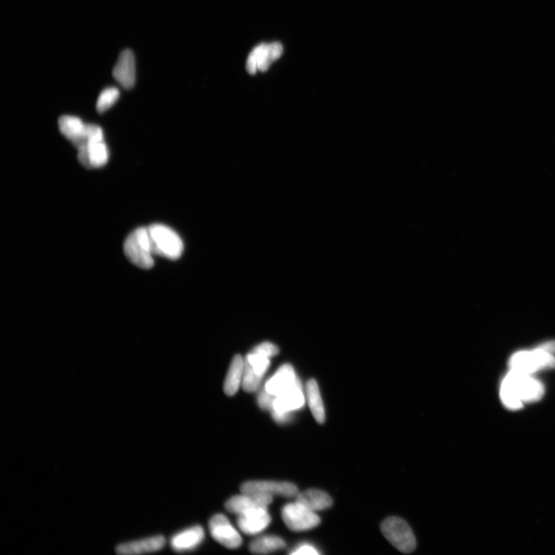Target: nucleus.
<instances>
[{"label":"nucleus","instance_id":"f257e3e1","mask_svg":"<svg viewBox=\"0 0 555 555\" xmlns=\"http://www.w3.org/2000/svg\"><path fill=\"white\" fill-rule=\"evenodd\" d=\"M544 387L532 375L510 371L500 387V399L505 406L517 411L524 404L538 402L544 395Z\"/></svg>","mask_w":555,"mask_h":555},{"label":"nucleus","instance_id":"f03ea898","mask_svg":"<svg viewBox=\"0 0 555 555\" xmlns=\"http://www.w3.org/2000/svg\"><path fill=\"white\" fill-rule=\"evenodd\" d=\"M125 256L134 266L143 269L153 266L154 256L148 227H139L126 238L124 244Z\"/></svg>","mask_w":555,"mask_h":555},{"label":"nucleus","instance_id":"7ed1b4c3","mask_svg":"<svg viewBox=\"0 0 555 555\" xmlns=\"http://www.w3.org/2000/svg\"><path fill=\"white\" fill-rule=\"evenodd\" d=\"M148 230L154 256L171 260L180 257L184 251V244L174 230L159 224L152 225Z\"/></svg>","mask_w":555,"mask_h":555},{"label":"nucleus","instance_id":"20e7f679","mask_svg":"<svg viewBox=\"0 0 555 555\" xmlns=\"http://www.w3.org/2000/svg\"><path fill=\"white\" fill-rule=\"evenodd\" d=\"M512 370L532 375L543 369L555 367L554 355L541 347L530 351H521L513 355L509 362Z\"/></svg>","mask_w":555,"mask_h":555},{"label":"nucleus","instance_id":"39448f33","mask_svg":"<svg viewBox=\"0 0 555 555\" xmlns=\"http://www.w3.org/2000/svg\"><path fill=\"white\" fill-rule=\"evenodd\" d=\"M381 532L394 547L403 553H411L416 547L411 527L402 518L390 517L381 524Z\"/></svg>","mask_w":555,"mask_h":555},{"label":"nucleus","instance_id":"423d86ee","mask_svg":"<svg viewBox=\"0 0 555 555\" xmlns=\"http://www.w3.org/2000/svg\"><path fill=\"white\" fill-rule=\"evenodd\" d=\"M281 517L289 529L293 532L313 529L321 522L320 517L314 512L296 502L284 507Z\"/></svg>","mask_w":555,"mask_h":555},{"label":"nucleus","instance_id":"0eeeda50","mask_svg":"<svg viewBox=\"0 0 555 555\" xmlns=\"http://www.w3.org/2000/svg\"><path fill=\"white\" fill-rule=\"evenodd\" d=\"M270 367V359L252 351L244 360L242 388L245 392L253 393L259 387L262 380Z\"/></svg>","mask_w":555,"mask_h":555},{"label":"nucleus","instance_id":"6e6552de","mask_svg":"<svg viewBox=\"0 0 555 555\" xmlns=\"http://www.w3.org/2000/svg\"><path fill=\"white\" fill-rule=\"evenodd\" d=\"M284 47L280 43H262L250 53L247 62V70L250 75L257 71L266 72L271 63L283 55Z\"/></svg>","mask_w":555,"mask_h":555},{"label":"nucleus","instance_id":"1a4fd4ad","mask_svg":"<svg viewBox=\"0 0 555 555\" xmlns=\"http://www.w3.org/2000/svg\"><path fill=\"white\" fill-rule=\"evenodd\" d=\"M240 490L242 494H266L286 497H293L298 495V487L289 482L249 481L243 484Z\"/></svg>","mask_w":555,"mask_h":555},{"label":"nucleus","instance_id":"9d476101","mask_svg":"<svg viewBox=\"0 0 555 555\" xmlns=\"http://www.w3.org/2000/svg\"><path fill=\"white\" fill-rule=\"evenodd\" d=\"M209 529L213 539L227 549H235L242 544V537L223 514H216L209 522Z\"/></svg>","mask_w":555,"mask_h":555},{"label":"nucleus","instance_id":"9b49d317","mask_svg":"<svg viewBox=\"0 0 555 555\" xmlns=\"http://www.w3.org/2000/svg\"><path fill=\"white\" fill-rule=\"evenodd\" d=\"M272 502V496L266 494H243L230 498L225 503L227 511L239 516L268 508Z\"/></svg>","mask_w":555,"mask_h":555},{"label":"nucleus","instance_id":"f8f14e48","mask_svg":"<svg viewBox=\"0 0 555 555\" xmlns=\"http://www.w3.org/2000/svg\"><path fill=\"white\" fill-rule=\"evenodd\" d=\"M305 404V397L301 382L297 383L286 391L285 393L276 397L273 402L271 413L291 414L298 411Z\"/></svg>","mask_w":555,"mask_h":555},{"label":"nucleus","instance_id":"ddd939ff","mask_svg":"<svg viewBox=\"0 0 555 555\" xmlns=\"http://www.w3.org/2000/svg\"><path fill=\"white\" fill-rule=\"evenodd\" d=\"M298 379L293 367L289 364H285L266 382L263 390L276 398L292 388Z\"/></svg>","mask_w":555,"mask_h":555},{"label":"nucleus","instance_id":"4468645a","mask_svg":"<svg viewBox=\"0 0 555 555\" xmlns=\"http://www.w3.org/2000/svg\"><path fill=\"white\" fill-rule=\"evenodd\" d=\"M77 150L78 161L87 168H102L108 161L109 152L104 141L90 143Z\"/></svg>","mask_w":555,"mask_h":555},{"label":"nucleus","instance_id":"2eb2a0df","mask_svg":"<svg viewBox=\"0 0 555 555\" xmlns=\"http://www.w3.org/2000/svg\"><path fill=\"white\" fill-rule=\"evenodd\" d=\"M113 76L118 84L125 89L134 86L136 80L135 59L131 50H125L120 54L113 70Z\"/></svg>","mask_w":555,"mask_h":555},{"label":"nucleus","instance_id":"dca6fc26","mask_svg":"<svg viewBox=\"0 0 555 555\" xmlns=\"http://www.w3.org/2000/svg\"><path fill=\"white\" fill-rule=\"evenodd\" d=\"M59 129L62 134L70 140L74 146L80 149L85 144L87 124L80 118L72 116H63L58 122Z\"/></svg>","mask_w":555,"mask_h":555},{"label":"nucleus","instance_id":"f3484780","mask_svg":"<svg viewBox=\"0 0 555 555\" xmlns=\"http://www.w3.org/2000/svg\"><path fill=\"white\" fill-rule=\"evenodd\" d=\"M271 518L268 512V508L241 515L238 519L240 530L247 534H257L265 530L270 524Z\"/></svg>","mask_w":555,"mask_h":555},{"label":"nucleus","instance_id":"a211bd4d","mask_svg":"<svg viewBox=\"0 0 555 555\" xmlns=\"http://www.w3.org/2000/svg\"><path fill=\"white\" fill-rule=\"evenodd\" d=\"M166 542V539L163 536H154L151 537V538L118 545L116 548V552L120 554H139L153 552L163 549Z\"/></svg>","mask_w":555,"mask_h":555},{"label":"nucleus","instance_id":"6ab92c4d","mask_svg":"<svg viewBox=\"0 0 555 555\" xmlns=\"http://www.w3.org/2000/svg\"><path fill=\"white\" fill-rule=\"evenodd\" d=\"M296 502L303 505L314 512L325 510L333 505V499L324 491L317 489H308L303 493H298Z\"/></svg>","mask_w":555,"mask_h":555},{"label":"nucleus","instance_id":"aec40b11","mask_svg":"<svg viewBox=\"0 0 555 555\" xmlns=\"http://www.w3.org/2000/svg\"><path fill=\"white\" fill-rule=\"evenodd\" d=\"M205 538L202 527L195 526L173 537L171 546L177 551H185L195 549Z\"/></svg>","mask_w":555,"mask_h":555},{"label":"nucleus","instance_id":"412c9836","mask_svg":"<svg viewBox=\"0 0 555 555\" xmlns=\"http://www.w3.org/2000/svg\"><path fill=\"white\" fill-rule=\"evenodd\" d=\"M243 375L244 360L237 355L233 358L225 380L224 391L227 396H233L238 392L242 384Z\"/></svg>","mask_w":555,"mask_h":555},{"label":"nucleus","instance_id":"4be33fe9","mask_svg":"<svg viewBox=\"0 0 555 555\" xmlns=\"http://www.w3.org/2000/svg\"><path fill=\"white\" fill-rule=\"evenodd\" d=\"M306 394L309 407L316 421L323 424L325 421V414L320 389L315 379H311L306 385Z\"/></svg>","mask_w":555,"mask_h":555},{"label":"nucleus","instance_id":"5701e85b","mask_svg":"<svg viewBox=\"0 0 555 555\" xmlns=\"http://www.w3.org/2000/svg\"><path fill=\"white\" fill-rule=\"evenodd\" d=\"M284 539L277 536L267 535L252 541L249 545V550L254 554H269L281 550L286 547Z\"/></svg>","mask_w":555,"mask_h":555},{"label":"nucleus","instance_id":"b1692460","mask_svg":"<svg viewBox=\"0 0 555 555\" xmlns=\"http://www.w3.org/2000/svg\"><path fill=\"white\" fill-rule=\"evenodd\" d=\"M120 96V91L116 87H108L99 95L97 102V111L103 113L112 107Z\"/></svg>","mask_w":555,"mask_h":555},{"label":"nucleus","instance_id":"393cba45","mask_svg":"<svg viewBox=\"0 0 555 555\" xmlns=\"http://www.w3.org/2000/svg\"><path fill=\"white\" fill-rule=\"evenodd\" d=\"M253 350L263 355V356H265L269 359L277 356L279 352V350L276 345L269 342L263 343L257 345V347L254 348Z\"/></svg>","mask_w":555,"mask_h":555},{"label":"nucleus","instance_id":"a878e982","mask_svg":"<svg viewBox=\"0 0 555 555\" xmlns=\"http://www.w3.org/2000/svg\"><path fill=\"white\" fill-rule=\"evenodd\" d=\"M274 399L275 398L267 394L265 390H262L258 397V403L262 409L271 411Z\"/></svg>","mask_w":555,"mask_h":555},{"label":"nucleus","instance_id":"bb28decb","mask_svg":"<svg viewBox=\"0 0 555 555\" xmlns=\"http://www.w3.org/2000/svg\"><path fill=\"white\" fill-rule=\"evenodd\" d=\"M292 554H313L316 555L318 554V551L313 547L311 545L308 544H303L300 546L298 549H296L293 552L291 553Z\"/></svg>","mask_w":555,"mask_h":555},{"label":"nucleus","instance_id":"cd10ccee","mask_svg":"<svg viewBox=\"0 0 555 555\" xmlns=\"http://www.w3.org/2000/svg\"><path fill=\"white\" fill-rule=\"evenodd\" d=\"M541 349L553 355L555 354V341L548 342L541 345Z\"/></svg>","mask_w":555,"mask_h":555}]
</instances>
